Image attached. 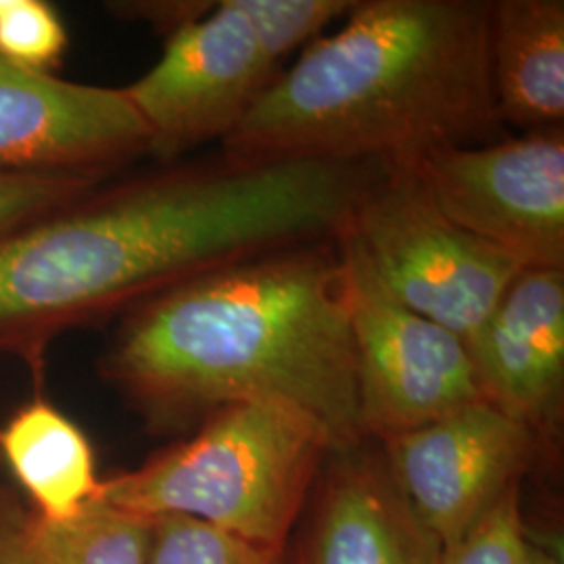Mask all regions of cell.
I'll use <instances>...</instances> for the list:
<instances>
[{"mask_svg": "<svg viewBox=\"0 0 564 564\" xmlns=\"http://www.w3.org/2000/svg\"><path fill=\"white\" fill-rule=\"evenodd\" d=\"M370 182L364 163L223 151L101 184L0 237V356L18 358L42 393L46 354L65 330L226 265L339 239Z\"/></svg>", "mask_w": 564, "mask_h": 564, "instance_id": "6da1fadb", "label": "cell"}, {"mask_svg": "<svg viewBox=\"0 0 564 564\" xmlns=\"http://www.w3.org/2000/svg\"><path fill=\"white\" fill-rule=\"evenodd\" d=\"M339 239L232 263L132 307L102 356V379L158 433L228 403L279 400L318 419L337 449L360 444Z\"/></svg>", "mask_w": 564, "mask_h": 564, "instance_id": "7a4b0ae2", "label": "cell"}, {"mask_svg": "<svg viewBox=\"0 0 564 564\" xmlns=\"http://www.w3.org/2000/svg\"><path fill=\"white\" fill-rule=\"evenodd\" d=\"M494 0H356L223 142L242 160L410 163L500 130Z\"/></svg>", "mask_w": 564, "mask_h": 564, "instance_id": "3957f363", "label": "cell"}, {"mask_svg": "<svg viewBox=\"0 0 564 564\" xmlns=\"http://www.w3.org/2000/svg\"><path fill=\"white\" fill-rule=\"evenodd\" d=\"M335 442L293 403H228L181 444L102 479L99 498L144 519L184 517L281 550Z\"/></svg>", "mask_w": 564, "mask_h": 564, "instance_id": "277c9868", "label": "cell"}, {"mask_svg": "<svg viewBox=\"0 0 564 564\" xmlns=\"http://www.w3.org/2000/svg\"><path fill=\"white\" fill-rule=\"evenodd\" d=\"M384 289L466 345L523 270L508 253L452 223L414 163H393L364 195L347 230Z\"/></svg>", "mask_w": 564, "mask_h": 564, "instance_id": "5b68a950", "label": "cell"}, {"mask_svg": "<svg viewBox=\"0 0 564 564\" xmlns=\"http://www.w3.org/2000/svg\"><path fill=\"white\" fill-rule=\"evenodd\" d=\"M364 440L384 442L484 402L466 343L398 302L341 235Z\"/></svg>", "mask_w": 564, "mask_h": 564, "instance_id": "8992f818", "label": "cell"}, {"mask_svg": "<svg viewBox=\"0 0 564 564\" xmlns=\"http://www.w3.org/2000/svg\"><path fill=\"white\" fill-rule=\"evenodd\" d=\"M279 74L239 2L205 0L202 15L165 36L162 59L123 90L147 123L149 155L174 163L226 141Z\"/></svg>", "mask_w": 564, "mask_h": 564, "instance_id": "52a82bcc", "label": "cell"}, {"mask_svg": "<svg viewBox=\"0 0 564 564\" xmlns=\"http://www.w3.org/2000/svg\"><path fill=\"white\" fill-rule=\"evenodd\" d=\"M410 163L452 223L523 268L564 270V128L449 144Z\"/></svg>", "mask_w": 564, "mask_h": 564, "instance_id": "ba28073f", "label": "cell"}, {"mask_svg": "<svg viewBox=\"0 0 564 564\" xmlns=\"http://www.w3.org/2000/svg\"><path fill=\"white\" fill-rule=\"evenodd\" d=\"M538 440L484 400L379 444L403 502L444 550L521 484Z\"/></svg>", "mask_w": 564, "mask_h": 564, "instance_id": "9c48e42d", "label": "cell"}, {"mask_svg": "<svg viewBox=\"0 0 564 564\" xmlns=\"http://www.w3.org/2000/svg\"><path fill=\"white\" fill-rule=\"evenodd\" d=\"M149 142L123 88L63 80L0 55V174L105 178L149 153Z\"/></svg>", "mask_w": 564, "mask_h": 564, "instance_id": "30bf717a", "label": "cell"}, {"mask_svg": "<svg viewBox=\"0 0 564 564\" xmlns=\"http://www.w3.org/2000/svg\"><path fill=\"white\" fill-rule=\"evenodd\" d=\"M487 403L538 437L556 424L564 391V270L523 268L466 345Z\"/></svg>", "mask_w": 564, "mask_h": 564, "instance_id": "8fae6325", "label": "cell"}, {"mask_svg": "<svg viewBox=\"0 0 564 564\" xmlns=\"http://www.w3.org/2000/svg\"><path fill=\"white\" fill-rule=\"evenodd\" d=\"M440 552L403 502L379 442L328 456L297 564H437Z\"/></svg>", "mask_w": 564, "mask_h": 564, "instance_id": "7c38bea8", "label": "cell"}, {"mask_svg": "<svg viewBox=\"0 0 564 564\" xmlns=\"http://www.w3.org/2000/svg\"><path fill=\"white\" fill-rule=\"evenodd\" d=\"M491 90L500 126L563 128V0H494Z\"/></svg>", "mask_w": 564, "mask_h": 564, "instance_id": "4fadbf2b", "label": "cell"}, {"mask_svg": "<svg viewBox=\"0 0 564 564\" xmlns=\"http://www.w3.org/2000/svg\"><path fill=\"white\" fill-rule=\"evenodd\" d=\"M0 464L44 523L74 519L101 489L88 435L44 393H34L0 426Z\"/></svg>", "mask_w": 564, "mask_h": 564, "instance_id": "5bb4252c", "label": "cell"}, {"mask_svg": "<svg viewBox=\"0 0 564 564\" xmlns=\"http://www.w3.org/2000/svg\"><path fill=\"white\" fill-rule=\"evenodd\" d=\"M151 533V519L107 505L99 496L65 523L36 517L42 564H149Z\"/></svg>", "mask_w": 564, "mask_h": 564, "instance_id": "9a60e30c", "label": "cell"}, {"mask_svg": "<svg viewBox=\"0 0 564 564\" xmlns=\"http://www.w3.org/2000/svg\"><path fill=\"white\" fill-rule=\"evenodd\" d=\"M151 521L149 564H282L281 550L247 544L193 519L160 517Z\"/></svg>", "mask_w": 564, "mask_h": 564, "instance_id": "2e32d148", "label": "cell"}, {"mask_svg": "<svg viewBox=\"0 0 564 564\" xmlns=\"http://www.w3.org/2000/svg\"><path fill=\"white\" fill-rule=\"evenodd\" d=\"M251 23L263 51L281 61L323 36L324 30L343 20L354 0H237Z\"/></svg>", "mask_w": 564, "mask_h": 564, "instance_id": "e0dca14e", "label": "cell"}, {"mask_svg": "<svg viewBox=\"0 0 564 564\" xmlns=\"http://www.w3.org/2000/svg\"><path fill=\"white\" fill-rule=\"evenodd\" d=\"M65 48V25L48 2L0 0V55L4 59L51 72Z\"/></svg>", "mask_w": 564, "mask_h": 564, "instance_id": "ac0fdd59", "label": "cell"}, {"mask_svg": "<svg viewBox=\"0 0 564 564\" xmlns=\"http://www.w3.org/2000/svg\"><path fill=\"white\" fill-rule=\"evenodd\" d=\"M102 178L74 174H0V237L78 202Z\"/></svg>", "mask_w": 564, "mask_h": 564, "instance_id": "d6986e66", "label": "cell"}, {"mask_svg": "<svg viewBox=\"0 0 564 564\" xmlns=\"http://www.w3.org/2000/svg\"><path fill=\"white\" fill-rule=\"evenodd\" d=\"M527 544L519 484L458 542L445 545L437 564H521Z\"/></svg>", "mask_w": 564, "mask_h": 564, "instance_id": "ffe728a7", "label": "cell"}, {"mask_svg": "<svg viewBox=\"0 0 564 564\" xmlns=\"http://www.w3.org/2000/svg\"><path fill=\"white\" fill-rule=\"evenodd\" d=\"M0 564H42L36 517L9 485H0Z\"/></svg>", "mask_w": 564, "mask_h": 564, "instance_id": "44dd1931", "label": "cell"}, {"mask_svg": "<svg viewBox=\"0 0 564 564\" xmlns=\"http://www.w3.org/2000/svg\"><path fill=\"white\" fill-rule=\"evenodd\" d=\"M521 564H563V561L556 554H552V552H547L544 547L529 542Z\"/></svg>", "mask_w": 564, "mask_h": 564, "instance_id": "7402d4cb", "label": "cell"}]
</instances>
